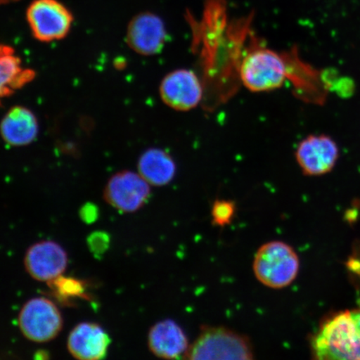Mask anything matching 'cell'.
Here are the masks:
<instances>
[{
    "instance_id": "6da1fadb",
    "label": "cell",
    "mask_w": 360,
    "mask_h": 360,
    "mask_svg": "<svg viewBox=\"0 0 360 360\" xmlns=\"http://www.w3.org/2000/svg\"><path fill=\"white\" fill-rule=\"evenodd\" d=\"M313 356L316 359L360 360V337L350 311L327 319L311 340Z\"/></svg>"
},
{
    "instance_id": "7a4b0ae2",
    "label": "cell",
    "mask_w": 360,
    "mask_h": 360,
    "mask_svg": "<svg viewBox=\"0 0 360 360\" xmlns=\"http://www.w3.org/2000/svg\"><path fill=\"white\" fill-rule=\"evenodd\" d=\"M255 358L249 337L223 326H202L184 359L251 360Z\"/></svg>"
},
{
    "instance_id": "3957f363",
    "label": "cell",
    "mask_w": 360,
    "mask_h": 360,
    "mask_svg": "<svg viewBox=\"0 0 360 360\" xmlns=\"http://www.w3.org/2000/svg\"><path fill=\"white\" fill-rule=\"evenodd\" d=\"M253 270L263 285L281 290L295 281L300 270V259L292 248L282 241H270L259 248Z\"/></svg>"
},
{
    "instance_id": "277c9868",
    "label": "cell",
    "mask_w": 360,
    "mask_h": 360,
    "mask_svg": "<svg viewBox=\"0 0 360 360\" xmlns=\"http://www.w3.org/2000/svg\"><path fill=\"white\" fill-rule=\"evenodd\" d=\"M240 79L252 92H268L280 89L289 74V67L280 53L259 48L247 53L240 65Z\"/></svg>"
},
{
    "instance_id": "5b68a950",
    "label": "cell",
    "mask_w": 360,
    "mask_h": 360,
    "mask_svg": "<svg viewBox=\"0 0 360 360\" xmlns=\"http://www.w3.org/2000/svg\"><path fill=\"white\" fill-rule=\"evenodd\" d=\"M18 323L27 340L44 344L60 334L64 328V318L53 301L46 297H34L22 306Z\"/></svg>"
},
{
    "instance_id": "8992f818",
    "label": "cell",
    "mask_w": 360,
    "mask_h": 360,
    "mask_svg": "<svg viewBox=\"0 0 360 360\" xmlns=\"http://www.w3.org/2000/svg\"><path fill=\"white\" fill-rule=\"evenodd\" d=\"M31 34L38 41L65 39L73 25V13L60 0H34L26 11Z\"/></svg>"
},
{
    "instance_id": "52a82bcc",
    "label": "cell",
    "mask_w": 360,
    "mask_h": 360,
    "mask_svg": "<svg viewBox=\"0 0 360 360\" xmlns=\"http://www.w3.org/2000/svg\"><path fill=\"white\" fill-rule=\"evenodd\" d=\"M150 186L139 173L124 170L109 179L103 190V200L120 212H137L147 204Z\"/></svg>"
},
{
    "instance_id": "ba28073f",
    "label": "cell",
    "mask_w": 360,
    "mask_h": 360,
    "mask_svg": "<svg viewBox=\"0 0 360 360\" xmlns=\"http://www.w3.org/2000/svg\"><path fill=\"white\" fill-rule=\"evenodd\" d=\"M69 264L66 250L57 242L43 240L27 250L24 265L34 280L49 283L63 276Z\"/></svg>"
},
{
    "instance_id": "9c48e42d",
    "label": "cell",
    "mask_w": 360,
    "mask_h": 360,
    "mask_svg": "<svg viewBox=\"0 0 360 360\" xmlns=\"http://www.w3.org/2000/svg\"><path fill=\"white\" fill-rule=\"evenodd\" d=\"M160 96L171 109L186 112L200 105L202 87L195 72L179 69L170 72L162 79Z\"/></svg>"
},
{
    "instance_id": "30bf717a",
    "label": "cell",
    "mask_w": 360,
    "mask_h": 360,
    "mask_svg": "<svg viewBox=\"0 0 360 360\" xmlns=\"http://www.w3.org/2000/svg\"><path fill=\"white\" fill-rule=\"evenodd\" d=\"M167 42V30L163 20L154 13H138L129 22L126 43L133 51L143 56L161 53Z\"/></svg>"
},
{
    "instance_id": "8fae6325",
    "label": "cell",
    "mask_w": 360,
    "mask_h": 360,
    "mask_svg": "<svg viewBox=\"0 0 360 360\" xmlns=\"http://www.w3.org/2000/svg\"><path fill=\"white\" fill-rule=\"evenodd\" d=\"M340 150L334 139L327 135H310L300 142L295 152L297 163L305 174L319 176L335 167Z\"/></svg>"
},
{
    "instance_id": "7c38bea8",
    "label": "cell",
    "mask_w": 360,
    "mask_h": 360,
    "mask_svg": "<svg viewBox=\"0 0 360 360\" xmlns=\"http://www.w3.org/2000/svg\"><path fill=\"white\" fill-rule=\"evenodd\" d=\"M110 344V337L101 326L81 322L70 332L67 349L76 359L101 360L107 356Z\"/></svg>"
},
{
    "instance_id": "4fadbf2b",
    "label": "cell",
    "mask_w": 360,
    "mask_h": 360,
    "mask_svg": "<svg viewBox=\"0 0 360 360\" xmlns=\"http://www.w3.org/2000/svg\"><path fill=\"white\" fill-rule=\"evenodd\" d=\"M190 345L186 332L172 319L157 322L148 331V349L157 357L184 358Z\"/></svg>"
},
{
    "instance_id": "5bb4252c",
    "label": "cell",
    "mask_w": 360,
    "mask_h": 360,
    "mask_svg": "<svg viewBox=\"0 0 360 360\" xmlns=\"http://www.w3.org/2000/svg\"><path fill=\"white\" fill-rule=\"evenodd\" d=\"M39 134V122L32 111L24 106L11 108L0 122V135L7 145L22 147L32 143Z\"/></svg>"
},
{
    "instance_id": "9a60e30c",
    "label": "cell",
    "mask_w": 360,
    "mask_h": 360,
    "mask_svg": "<svg viewBox=\"0 0 360 360\" xmlns=\"http://www.w3.org/2000/svg\"><path fill=\"white\" fill-rule=\"evenodd\" d=\"M33 70L22 66L15 49L0 44V103L34 79Z\"/></svg>"
},
{
    "instance_id": "2e32d148",
    "label": "cell",
    "mask_w": 360,
    "mask_h": 360,
    "mask_svg": "<svg viewBox=\"0 0 360 360\" xmlns=\"http://www.w3.org/2000/svg\"><path fill=\"white\" fill-rule=\"evenodd\" d=\"M138 173L150 186H167L176 174L177 166L172 156L160 148H150L138 161Z\"/></svg>"
},
{
    "instance_id": "e0dca14e",
    "label": "cell",
    "mask_w": 360,
    "mask_h": 360,
    "mask_svg": "<svg viewBox=\"0 0 360 360\" xmlns=\"http://www.w3.org/2000/svg\"><path fill=\"white\" fill-rule=\"evenodd\" d=\"M48 285L53 294L64 302L75 298L87 299L84 283L77 278L61 276L48 283Z\"/></svg>"
},
{
    "instance_id": "ac0fdd59",
    "label": "cell",
    "mask_w": 360,
    "mask_h": 360,
    "mask_svg": "<svg viewBox=\"0 0 360 360\" xmlns=\"http://www.w3.org/2000/svg\"><path fill=\"white\" fill-rule=\"evenodd\" d=\"M236 206L235 202L225 200L214 201L211 209V217L215 226L225 227L235 218Z\"/></svg>"
},
{
    "instance_id": "d6986e66",
    "label": "cell",
    "mask_w": 360,
    "mask_h": 360,
    "mask_svg": "<svg viewBox=\"0 0 360 360\" xmlns=\"http://www.w3.org/2000/svg\"><path fill=\"white\" fill-rule=\"evenodd\" d=\"M351 317L353 319V321L354 323L355 328L359 333L360 337V303L359 307L358 309H355L350 311Z\"/></svg>"
},
{
    "instance_id": "ffe728a7",
    "label": "cell",
    "mask_w": 360,
    "mask_h": 360,
    "mask_svg": "<svg viewBox=\"0 0 360 360\" xmlns=\"http://www.w3.org/2000/svg\"><path fill=\"white\" fill-rule=\"evenodd\" d=\"M20 1V0H0V6H6V4H10Z\"/></svg>"
}]
</instances>
